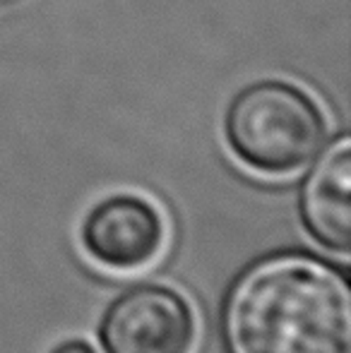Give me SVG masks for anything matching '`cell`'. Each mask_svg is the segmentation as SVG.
I'll use <instances>...</instances> for the list:
<instances>
[{
    "instance_id": "6da1fadb",
    "label": "cell",
    "mask_w": 351,
    "mask_h": 353,
    "mask_svg": "<svg viewBox=\"0 0 351 353\" xmlns=\"http://www.w3.org/2000/svg\"><path fill=\"white\" fill-rule=\"evenodd\" d=\"M229 353H351V291L344 272L308 252L250 265L221 312Z\"/></svg>"
},
{
    "instance_id": "7a4b0ae2",
    "label": "cell",
    "mask_w": 351,
    "mask_h": 353,
    "mask_svg": "<svg viewBox=\"0 0 351 353\" xmlns=\"http://www.w3.org/2000/svg\"><path fill=\"white\" fill-rule=\"evenodd\" d=\"M224 132L231 152L245 166L286 176L320 154L328 137V118L299 84L260 79L234 97Z\"/></svg>"
},
{
    "instance_id": "3957f363",
    "label": "cell",
    "mask_w": 351,
    "mask_h": 353,
    "mask_svg": "<svg viewBox=\"0 0 351 353\" xmlns=\"http://www.w3.org/2000/svg\"><path fill=\"white\" fill-rule=\"evenodd\" d=\"M101 344L106 353H190L195 315L174 288L137 286L106 310Z\"/></svg>"
},
{
    "instance_id": "277c9868",
    "label": "cell",
    "mask_w": 351,
    "mask_h": 353,
    "mask_svg": "<svg viewBox=\"0 0 351 353\" xmlns=\"http://www.w3.org/2000/svg\"><path fill=\"white\" fill-rule=\"evenodd\" d=\"M87 252L108 270H140L164 245V221L152 202L116 195L97 205L82 228Z\"/></svg>"
},
{
    "instance_id": "5b68a950",
    "label": "cell",
    "mask_w": 351,
    "mask_h": 353,
    "mask_svg": "<svg viewBox=\"0 0 351 353\" xmlns=\"http://www.w3.org/2000/svg\"><path fill=\"white\" fill-rule=\"evenodd\" d=\"M351 142L342 135L313 163L301 188V219L310 236L334 252L351 248Z\"/></svg>"
},
{
    "instance_id": "8992f818",
    "label": "cell",
    "mask_w": 351,
    "mask_h": 353,
    "mask_svg": "<svg viewBox=\"0 0 351 353\" xmlns=\"http://www.w3.org/2000/svg\"><path fill=\"white\" fill-rule=\"evenodd\" d=\"M53 353H94V351L87 344H82V341H68V344L58 346Z\"/></svg>"
}]
</instances>
